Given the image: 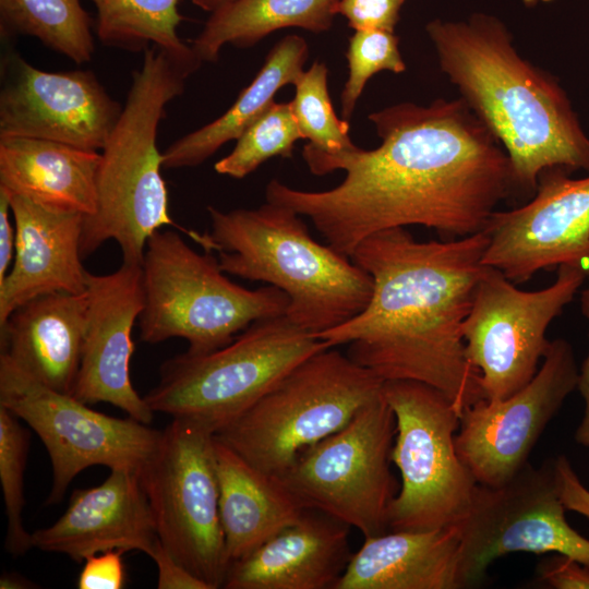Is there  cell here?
Segmentation results:
<instances>
[{
    "instance_id": "26",
    "label": "cell",
    "mask_w": 589,
    "mask_h": 589,
    "mask_svg": "<svg viewBox=\"0 0 589 589\" xmlns=\"http://www.w3.org/2000/svg\"><path fill=\"white\" fill-rule=\"evenodd\" d=\"M306 59L308 44L303 37L291 34L279 40L253 81L224 115L178 139L164 151L163 168L199 166L227 142L237 141L273 105L281 87L294 85L304 71Z\"/></svg>"
},
{
    "instance_id": "24",
    "label": "cell",
    "mask_w": 589,
    "mask_h": 589,
    "mask_svg": "<svg viewBox=\"0 0 589 589\" xmlns=\"http://www.w3.org/2000/svg\"><path fill=\"white\" fill-rule=\"evenodd\" d=\"M101 155L69 144L34 137H0V188L45 207L96 212Z\"/></svg>"
},
{
    "instance_id": "16",
    "label": "cell",
    "mask_w": 589,
    "mask_h": 589,
    "mask_svg": "<svg viewBox=\"0 0 589 589\" xmlns=\"http://www.w3.org/2000/svg\"><path fill=\"white\" fill-rule=\"evenodd\" d=\"M0 68V137H34L103 149L123 106L93 71H44L12 48L5 50Z\"/></svg>"
},
{
    "instance_id": "4",
    "label": "cell",
    "mask_w": 589,
    "mask_h": 589,
    "mask_svg": "<svg viewBox=\"0 0 589 589\" xmlns=\"http://www.w3.org/2000/svg\"><path fill=\"white\" fill-rule=\"evenodd\" d=\"M205 251H217L229 275L263 281L287 294L286 316L316 337L361 313L373 289L370 274L309 232L301 215L267 202L223 212L207 207Z\"/></svg>"
},
{
    "instance_id": "31",
    "label": "cell",
    "mask_w": 589,
    "mask_h": 589,
    "mask_svg": "<svg viewBox=\"0 0 589 589\" xmlns=\"http://www.w3.org/2000/svg\"><path fill=\"white\" fill-rule=\"evenodd\" d=\"M328 70L325 63L315 61L303 71L294 83L296 94L290 101L292 113L302 139L309 147L335 154L352 149L349 123L335 113L327 88Z\"/></svg>"
},
{
    "instance_id": "29",
    "label": "cell",
    "mask_w": 589,
    "mask_h": 589,
    "mask_svg": "<svg viewBox=\"0 0 589 589\" xmlns=\"http://www.w3.org/2000/svg\"><path fill=\"white\" fill-rule=\"evenodd\" d=\"M2 40L32 36L73 62L92 60V21L81 0H0Z\"/></svg>"
},
{
    "instance_id": "34",
    "label": "cell",
    "mask_w": 589,
    "mask_h": 589,
    "mask_svg": "<svg viewBox=\"0 0 589 589\" xmlns=\"http://www.w3.org/2000/svg\"><path fill=\"white\" fill-rule=\"evenodd\" d=\"M406 0H338L336 14H341L354 31L394 32L399 11Z\"/></svg>"
},
{
    "instance_id": "8",
    "label": "cell",
    "mask_w": 589,
    "mask_h": 589,
    "mask_svg": "<svg viewBox=\"0 0 589 589\" xmlns=\"http://www.w3.org/2000/svg\"><path fill=\"white\" fill-rule=\"evenodd\" d=\"M384 381L335 347L314 353L215 437L279 478L304 448L344 428Z\"/></svg>"
},
{
    "instance_id": "43",
    "label": "cell",
    "mask_w": 589,
    "mask_h": 589,
    "mask_svg": "<svg viewBox=\"0 0 589 589\" xmlns=\"http://www.w3.org/2000/svg\"><path fill=\"white\" fill-rule=\"evenodd\" d=\"M525 4L527 5H533L538 2H546V1H550V0H522Z\"/></svg>"
},
{
    "instance_id": "6",
    "label": "cell",
    "mask_w": 589,
    "mask_h": 589,
    "mask_svg": "<svg viewBox=\"0 0 589 589\" xmlns=\"http://www.w3.org/2000/svg\"><path fill=\"white\" fill-rule=\"evenodd\" d=\"M142 277L140 339L182 338L192 353L228 345L255 321L286 314L289 304L276 287L248 289L233 283L218 257L199 253L172 230L159 229L147 240Z\"/></svg>"
},
{
    "instance_id": "10",
    "label": "cell",
    "mask_w": 589,
    "mask_h": 589,
    "mask_svg": "<svg viewBox=\"0 0 589 589\" xmlns=\"http://www.w3.org/2000/svg\"><path fill=\"white\" fill-rule=\"evenodd\" d=\"M396 420L382 393L340 430L300 452L278 479L304 509L323 513L364 538L387 532L398 492L390 470Z\"/></svg>"
},
{
    "instance_id": "23",
    "label": "cell",
    "mask_w": 589,
    "mask_h": 589,
    "mask_svg": "<svg viewBox=\"0 0 589 589\" xmlns=\"http://www.w3.org/2000/svg\"><path fill=\"white\" fill-rule=\"evenodd\" d=\"M334 589H462L457 525L364 538Z\"/></svg>"
},
{
    "instance_id": "33",
    "label": "cell",
    "mask_w": 589,
    "mask_h": 589,
    "mask_svg": "<svg viewBox=\"0 0 589 589\" xmlns=\"http://www.w3.org/2000/svg\"><path fill=\"white\" fill-rule=\"evenodd\" d=\"M399 39L394 32L356 31L349 38L346 58L349 76L341 92V116L349 120L366 82L380 71L401 73L406 63L401 57Z\"/></svg>"
},
{
    "instance_id": "36",
    "label": "cell",
    "mask_w": 589,
    "mask_h": 589,
    "mask_svg": "<svg viewBox=\"0 0 589 589\" xmlns=\"http://www.w3.org/2000/svg\"><path fill=\"white\" fill-rule=\"evenodd\" d=\"M538 576L551 588L589 589V566L577 560L555 553L538 565Z\"/></svg>"
},
{
    "instance_id": "27",
    "label": "cell",
    "mask_w": 589,
    "mask_h": 589,
    "mask_svg": "<svg viewBox=\"0 0 589 589\" xmlns=\"http://www.w3.org/2000/svg\"><path fill=\"white\" fill-rule=\"evenodd\" d=\"M338 0H236L212 12L191 48L202 61L214 62L231 44L248 48L271 33L300 27L326 32L333 24Z\"/></svg>"
},
{
    "instance_id": "12",
    "label": "cell",
    "mask_w": 589,
    "mask_h": 589,
    "mask_svg": "<svg viewBox=\"0 0 589 589\" xmlns=\"http://www.w3.org/2000/svg\"><path fill=\"white\" fill-rule=\"evenodd\" d=\"M587 273L585 265L563 264L553 284L525 291L497 268L484 266L462 336L485 399L506 398L533 378L551 342L545 337L549 325L573 300Z\"/></svg>"
},
{
    "instance_id": "41",
    "label": "cell",
    "mask_w": 589,
    "mask_h": 589,
    "mask_svg": "<svg viewBox=\"0 0 589 589\" xmlns=\"http://www.w3.org/2000/svg\"><path fill=\"white\" fill-rule=\"evenodd\" d=\"M32 587L33 586L31 581L14 573H4L0 578L1 589H19Z\"/></svg>"
},
{
    "instance_id": "15",
    "label": "cell",
    "mask_w": 589,
    "mask_h": 589,
    "mask_svg": "<svg viewBox=\"0 0 589 589\" xmlns=\"http://www.w3.org/2000/svg\"><path fill=\"white\" fill-rule=\"evenodd\" d=\"M578 373L572 345L556 338L520 390L503 399L482 398L461 410L456 449L478 484H504L529 462L544 429L577 388Z\"/></svg>"
},
{
    "instance_id": "38",
    "label": "cell",
    "mask_w": 589,
    "mask_h": 589,
    "mask_svg": "<svg viewBox=\"0 0 589 589\" xmlns=\"http://www.w3.org/2000/svg\"><path fill=\"white\" fill-rule=\"evenodd\" d=\"M152 560L157 566L159 589H211L207 584L177 562L163 544Z\"/></svg>"
},
{
    "instance_id": "39",
    "label": "cell",
    "mask_w": 589,
    "mask_h": 589,
    "mask_svg": "<svg viewBox=\"0 0 589 589\" xmlns=\"http://www.w3.org/2000/svg\"><path fill=\"white\" fill-rule=\"evenodd\" d=\"M588 285L581 296V311L589 323V268L587 273ZM577 388L584 399V414L578 424L574 438L576 443L589 449V349L578 373Z\"/></svg>"
},
{
    "instance_id": "22",
    "label": "cell",
    "mask_w": 589,
    "mask_h": 589,
    "mask_svg": "<svg viewBox=\"0 0 589 589\" xmlns=\"http://www.w3.org/2000/svg\"><path fill=\"white\" fill-rule=\"evenodd\" d=\"M86 312V291L33 298L0 325L1 353L47 387L72 394L81 364Z\"/></svg>"
},
{
    "instance_id": "2",
    "label": "cell",
    "mask_w": 589,
    "mask_h": 589,
    "mask_svg": "<svg viewBox=\"0 0 589 589\" xmlns=\"http://www.w3.org/2000/svg\"><path fill=\"white\" fill-rule=\"evenodd\" d=\"M483 229L449 241H418L404 227L363 239L350 259L372 277L365 309L317 338L383 381L409 380L442 392L459 414L484 398L468 361L462 326L484 268Z\"/></svg>"
},
{
    "instance_id": "40",
    "label": "cell",
    "mask_w": 589,
    "mask_h": 589,
    "mask_svg": "<svg viewBox=\"0 0 589 589\" xmlns=\"http://www.w3.org/2000/svg\"><path fill=\"white\" fill-rule=\"evenodd\" d=\"M11 204L9 193L0 188V281L8 274L15 253V226L10 219Z\"/></svg>"
},
{
    "instance_id": "21",
    "label": "cell",
    "mask_w": 589,
    "mask_h": 589,
    "mask_svg": "<svg viewBox=\"0 0 589 589\" xmlns=\"http://www.w3.org/2000/svg\"><path fill=\"white\" fill-rule=\"evenodd\" d=\"M350 527L306 509L252 553L230 564L225 589H334L352 552Z\"/></svg>"
},
{
    "instance_id": "14",
    "label": "cell",
    "mask_w": 589,
    "mask_h": 589,
    "mask_svg": "<svg viewBox=\"0 0 589 589\" xmlns=\"http://www.w3.org/2000/svg\"><path fill=\"white\" fill-rule=\"evenodd\" d=\"M554 460L528 462L497 486L477 484L460 536L462 588L479 585L490 564L508 553H560L589 566V539L566 520Z\"/></svg>"
},
{
    "instance_id": "32",
    "label": "cell",
    "mask_w": 589,
    "mask_h": 589,
    "mask_svg": "<svg viewBox=\"0 0 589 589\" xmlns=\"http://www.w3.org/2000/svg\"><path fill=\"white\" fill-rule=\"evenodd\" d=\"M29 435L20 424V418L0 406V482L3 493L8 528L5 550L21 556L31 550L32 533L23 525L24 472Z\"/></svg>"
},
{
    "instance_id": "20",
    "label": "cell",
    "mask_w": 589,
    "mask_h": 589,
    "mask_svg": "<svg viewBox=\"0 0 589 589\" xmlns=\"http://www.w3.org/2000/svg\"><path fill=\"white\" fill-rule=\"evenodd\" d=\"M9 196L16 238L13 266L0 281V325L38 296L85 292L87 276L81 255L84 215Z\"/></svg>"
},
{
    "instance_id": "30",
    "label": "cell",
    "mask_w": 589,
    "mask_h": 589,
    "mask_svg": "<svg viewBox=\"0 0 589 589\" xmlns=\"http://www.w3.org/2000/svg\"><path fill=\"white\" fill-rule=\"evenodd\" d=\"M302 139L289 103H276L237 140L230 154L219 159L217 173L243 179L267 159L291 157L294 143Z\"/></svg>"
},
{
    "instance_id": "28",
    "label": "cell",
    "mask_w": 589,
    "mask_h": 589,
    "mask_svg": "<svg viewBox=\"0 0 589 589\" xmlns=\"http://www.w3.org/2000/svg\"><path fill=\"white\" fill-rule=\"evenodd\" d=\"M91 1L97 10L96 35L104 45L132 52L155 46L195 71L202 64L177 34L182 21L179 0Z\"/></svg>"
},
{
    "instance_id": "42",
    "label": "cell",
    "mask_w": 589,
    "mask_h": 589,
    "mask_svg": "<svg viewBox=\"0 0 589 589\" xmlns=\"http://www.w3.org/2000/svg\"><path fill=\"white\" fill-rule=\"evenodd\" d=\"M233 1L236 0H192L196 7L211 13Z\"/></svg>"
},
{
    "instance_id": "9",
    "label": "cell",
    "mask_w": 589,
    "mask_h": 589,
    "mask_svg": "<svg viewBox=\"0 0 589 589\" xmlns=\"http://www.w3.org/2000/svg\"><path fill=\"white\" fill-rule=\"evenodd\" d=\"M383 395L396 420L390 459L401 480L389 505L388 529L456 525L478 484L456 449L458 410L442 392L417 381H384Z\"/></svg>"
},
{
    "instance_id": "1",
    "label": "cell",
    "mask_w": 589,
    "mask_h": 589,
    "mask_svg": "<svg viewBox=\"0 0 589 589\" xmlns=\"http://www.w3.org/2000/svg\"><path fill=\"white\" fill-rule=\"evenodd\" d=\"M381 144L328 154L304 146L310 171H345L328 190L277 179L267 202L306 216L327 244L350 257L366 237L411 225L466 237L483 230L515 185L509 158L466 100L400 103L369 116Z\"/></svg>"
},
{
    "instance_id": "17",
    "label": "cell",
    "mask_w": 589,
    "mask_h": 589,
    "mask_svg": "<svg viewBox=\"0 0 589 589\" xmlns=\"http://www.w3.org/2000/svg\"><path fill=\"white\" fill-rule=\"evenodd\" d=\"M484 230L483 264L513 283L563 264L589 263V176L572 179L544 171L527 204L495 211Z\"/></svg>"
},
{
    "instance_id": "19",
    "label": "cell",
    "mask_w": 589,
    "mask_h": 589,
    "mask_svg": "<svg viewBox=\"0 0 589 589\" xmlns=\"http://www.w3.org/2000/svg\"><path fill=\"white\" fill-rule=\"evenodd\" d=\"M32 543L77 563L118 549L153 558L161 546L140 472L130 469H112L101 484L75 490L57 521L32 532Z\"/></svg>"
},
{
    "instance_id": "11",
    "label": "cell",
    "mask_w": 589,
    "mask_h": 589,
    "mask_svg": "<svg viewBox=\"0 0 589 589\" xmlns=\"http://www.w3.org/2000/svg\"><path fill=\"white\" fill-rule=\"evenodd\" d=\"M214 442L200 422L172 418L140 471L163 546L211 589L223 588L229 568Z\"/></svg>"
},
{
    "instance_id": "7",
    "label": "cell",
    "mask_w": 589,
    "mask_h": 589,
    "mask_svg": "<svg viewBox=\"0 0 589 589\" xmlns=\"http://www.w3.org/2000/svg\"><path fill=\"white\" fill-rule=\"evenodd\" d=\"M327 348L285 314L257 320L221 348L166 360L144 398L154 412L194 420L216 434L299 363Z\"/></svg>"
},
{
    "instance_id": "5",
    "label": "cell",
    "mask_w": 589,
    "mask_h": 589,
    "mask_svg": "<svg viewBox=\"0 0 589 589\" xmlns=\"http://www.w3.org/2000/svg\"><path fill=\"white\" fill-rule=\"evenodd\" d=\"M143 53L141 67L132 72L121 116L100 153L96 212L83 221V259L113 240L122 262L142 265L151 236L164 226H175L157 131L167 105L183 93L185 80L195 70L155 46Z\"/></svg>"
},
{
    "instance_id": "18",
    "label": "cell",
    "mask_w": 589,
    "mask_h": 589,
    "mask_svg": "<svg viewBox=\"0 0 589 589\" xmlns=\"http://www.w3.org/2000/svg\"><path fill=\"white\" fill-rule=\"evenodd\" d=\"M87 312L81 364L72 395L107 402L142 423L154 411L130 378L132 329L144 305L142 265L122 262L115 272L86 276Z\"/></svg>"
},
{
    "instance_id": "13",
    "label": "cell",
    "mask_w": 589,
    "mask_h": 589,
    "mask_svg": "<svg viewBox=\"0 0 589 589\" xmlns=\"http://www.w3.org/2000/svg\"><path fill=\"white\" fill-rule=\"evenodd\" d=\"M0 406L35 431L52 466L46 504L63 500L72 480L92 466L140 472L156 452L161 431L131 417L116 418L39 383L0 354Z\"/></svg>"
},
{
    "instance_id": "3",
    "label": "cell",
    "mask_w": 589,
    "mask_h": 589,
    "mask_svg": "<svg viewBox=\"0 0 589 589\" xmlns=\"http://www.w3.org/2000/svg\"><path fill=\"white\" fill-rule=\"evenodd\" d=\"M426 33L440 67L505 149L516 187L536 190L544 171H589V136L557 81L525 59L498 19L433 20Z\"/></svg>"
},
{
    "instance_id": "37",
    "label": "cell",
    "mask_w": 589,
    "mask_h": 589,
    "mask_svg": "<svg viewBox=\"0 0 589 589\" xmlns=\"http://www.w3.org/2000/svg\"><path fill=\"white\" fill-rule=\"evenodd\" d=\"M553 460L564 507L589 519V490L582 484L565 455H560Z\"/></svg>"
},
{
    "instance_id": "35",
    "label": "cell",
    "mask_w": 589,
    "mask_h": 589,
    "mask_svg": "<svg viewBox=\"0 0 589 589\" xmlns=\"http://www.w3.org/2000/svg\"><path fill=\"white\" fill-rule=\"evenodd\" d=\"M125 551L108 550L88 556L77 578L80 589H121L125 585L122 555Z\"/></svg>"
},
{
    "instance_id": "25",
    "label": "cell",
    "mask_w": 589,
    "mask_h": 589,
    "mask_svg": "<svg viewBox=\"0 0 589 589\" xmlns=\"http://www.w3.org/2000/svg\"><path fill=\"white\" fill-rule=\"evenodd\" d=\"M214 455L230 566L293 525L306 509L278 478L257 469L216 437Z\"/></svg>"
}]
</instances>
